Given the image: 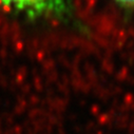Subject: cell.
<instances>
[{
  "label": "cell",
  "mask_w": 134,
  "mask_h": 134,
  "mask_svg": "<svg viewBox=\"0 0 134 134\" xmlns=\"http://www.w3.org/2000/svg\"><path fill=\"white\" fill-rule=\"evenodd\" d=\"M7 9L30 19L43 16L65 17L70 13L69 0H0Z\"/></svg>",
  "instance_id": "obj_1"
},
{
  "label": "cell",
  "mask_w": 134,
  "mask_h": 134,
  "mask_svg": "<svg viewBox=\"0 0 134 134\" xmlns=\"http://www.w3.org/2000/svg\"><path fill=\"white\" fill-rule=\"evenodd\" d=\"M116 1L125 5H134V0H116Z\"/></svg>",
  "instance_id": "obj_2"
}]
</instances>
